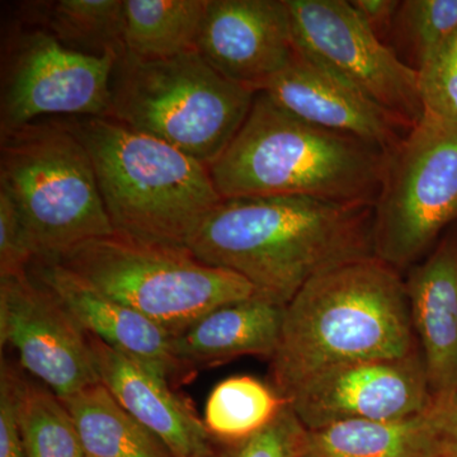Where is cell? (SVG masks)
I'll use <instances>...</instances> for the list:
<instances>
[{"mask_svg":"<svg viewBox=\"0 0 457 457\" xmlns=\"http://www.w3.org/2000/svg\"><path fill=\"white\" fill-rule=\"evenodd\" d=\"M374 206L303 196L222 198L189 237L204 263L242 276L286 306L312 278L375 257Z\"/></svg>","mask_w":457,"mask_h":457,"instance_id":"obj_1","label":"cell"},{"mask_svg":"<svg viewBox=\"0 0 457 457\" xmlns=\"http://www.w3.org/2000/svg\"><path fill=\"white\" fill-rule=\"evenodd\" d=\"M420 350L402 273L376 257L321 273L285 306L269 383L288 398L312 376Z\"/></svg>","mask_w":457,"mask_h":457,"instance_id":"obj_2","label":"cell"},{"mask_svg":"<svg viewBox=\"0 0 457 457\" xmlns=\"http://www.w3.org/2000/svg\"><path fill=\"white\" fill-rule=\"evenodd\" d=\"M389 156L303 121L258 92L242 128L209 170L222 198L303 196L375 206Z\"/></svg>","mask_w":457,"mask_h":457,"instance_id":"obj_3","label":"cell"},{"mask_svg":"<svg viewBox=\"0 0 457 457\" xmlns=\"http://www.w3.org/2000/svg\"><path fill=\"white\" fill-rule=\"evenodd\" d=\"M88 150L99 192L120 236L173 246L189 237L222 197L209 167L111 117H68Z\"/></svg>","mask_w":457,"mask_h":457,"instance_id":"obj_4","label":"cell"},{"mask_svg":"<svg viewBox=\"0 0 457 457\" xmlns=\"http://www.w3.org/2000/svg\"><path fill=\"white\" fill-rule=\"evenodd\" d=\"M0 189L21 213L35 262L114 234L88 150L62 119L0 137Z\"/></svg>","mask_w":457,"mask_h":457,"instance_id":"obj_5","label":"cell"},{"mask_svg":"<svg viewBox=\"0 0 457 457\" xmlns=\"http://www.w3.org/2000/svg\"><path fill=\"white\" fill-rule=\"evenodd\" d=\"M255 95L221 77L197 51L164 60L125 53L111 79V119L210 167L242 128Z\"/></svg>","mask_w":457,"mask_h":457,"instance_id":"obj_6","label":"cell"},{"mask_svg":"<svg viewBox=\"0 0 457 457\" xmlns=\"http://www.w3.org/2000/svg\"><path fill=\"white\" fill-rule=\"evenodd\" d=\"M53 262L152 319L171 337L213 309L257 294L242 276L204 263L187 246L153 245L116 233L88 240Z\"/></svg>","mask_w":457,"mask_h":457,"instance_id":"obj_7","label":"cell"},{"mask_svg":"<svg viewBox=\"0 0 457 457\" xmlns=\"http://www.w3.org/2000/svg\"><path fill=\"white\" fill-rule=\"evenodd\" d=\"M457 221V123L425 112L389 156L374 206V255L402 272Z\"/></svg>","mask_w":457,"mask_h":457,"instance_id":"obj_8","label":"cell"},{"mask_svg":"<svg viewBox=\"0 0 457 457\" xmlns=\"http://www.w3.org/2000/svg\"><path fill=\"white\" fill-rule=\"evenodd\" d=\"M3 50L0 137L49 116L111 117L119 57L75 53L25 22L8 33Z\"/></svg>","mask_w":457,"mask_h":457,"instance_id":"obj_9","label":"cell"},{"mask_svg":"<svg viewBox=\"0 0 457 457\" xmlns=\"http://www.w3.org/2000/svg\"><path fill=\"white\" fill-rule=\"evenodd\" d=\"M286 2L299 53L411 128L420 121L418 71L370 31L350 2Z\"/></svg>","mask_w":457,"mask_h":457,"instance_id":"obj_10","label":"cell"},{"mask_svg":"<svg viewBox=\"0 0 457 457\" xmlns=\"http://www.w3.org/2000/svg\"><path fill=\"white\" fill-rule=\"evenodd\" d=\"M0 343L60 399L101 383L86 330L29 270L0 278Z\"/></svg>","mask_w":457,"mask_h":457,"instance_id":"obj_11","label":"cell"},{"mask_svg":"<svg viewBox=\"0 0 457 457\" xmlns=\"http://www.w3.org/2000/svg\"><path fill=\"white\" fill-rule=\"evenodd\" d=\"M288 404L309 431L348 420L416 416L433 404L420 350L403 359L335 366L300 385Z\"/></svg>","mask_w":457,"mask_h":457,"instance_id":"obj_12","label":"cell"},{"mask_svg":"<svg viewBox=\"0 0 457 457\" xmlns=\"http://www.w3.org/2000/svg\"><path fill=\"white\" fill-rule=\"evenodd\" d=\"M286 0H209L197 53L225 79L258 93L296 55Z\"/></svg>","mask_w":457,"mask_h":457,"instance_id":"obj_13","label":"cell"},{"mask_svg":"<svg viewBox=\"0 0 457 457\" xmlns=\"http://www.w3.org/2000/svg\"><path fill=\"white\" fill-rule=\"evenodd\" d=\"M262 92L303 121L356 137L387 154L413 129L299 51Z\"/></svg>","mask_w":457,"mask_h":457,"instance_id":"obj_14","label":"cell"},{"mask_svg":"<svg viewBox=\"0 0 457 457\" xmlns=\"http://www.w3.org/2000/svg\"><path fill=\"white\" fill-rule=\"evenodd\" d=\"M29 270L56 295L87 333L170 386L188 381L196 372L174 356L171 336L152 319L98 293L56 262H33Z\"/></svg>","mask_w":457,"mask_h":457,"instance_id":"obj_15","label":"cell"},{"mask_svg":"<svg viewBox=\"0 0 457 457\" xmlns=\"http://www.w3.org/2000/svg\"><path fill=\"white\" fill-rule=\"evenodd\" d=\"M405 287L433 403L446 404L457 396V231L409 269Z\"/></svg>","mask_w":457,"mask_h":457,"instance_id":"obj_16","label":"cell"},{"mask_svg":"<svg viewBox=\"0 0 457 457\" xmlns=\"http://www.w3.org/2000/svg\"><path fill=\"white\" fill-rule=\"evenodd\" d=\"M87 336L101 383L137 422L158 436L174 456H219L220 444L167 381L89 333Z\"/></svg>","mask_w":457,"mask_h":457,"instance_id":"obj_17","label":"cell"},{"mask_svg":"<svg viewBox=\"0 0 457 457\" xmlns=\"http://www.w3.org/2000/svg\"><path fill=\"white\" fill-rule=\"evenodd\" d=\"M285 306L255 294L227 303L171 337V351L197 371L237 357L270 360L278 347Z\"/></svg>","mask_w":457,"mask_h":457,"instance_id":"obj_18","label":"cell"},{"mask_svg":"<svg viewBox=\"0 0 457 457\" xmlns=\"http://www.w3.org/2000/svg\"><path fill=\"white\" fill-rule=\"evenodd\" d=\"M441 403L416 416L348 420L309 431L305 457H438Z\"/></svg>","mask_w":457,"mask_h":457,"instance_id":"obj_19","label":"cell"},{"mask_svg":"<svg viewBox=\"0 0 457 457\" xmlns=\"http://www.w3.org/2000/svg\"><path fill=\"white\" fill-rule=\"evenodd\" d=\"M22 22L41 27L66 49L83 55L126 53L123 0H57L26 3Z\"/></svg>","mask_w":457,"mask_h":457,"instance_id":"obj_20","label":"cell"},{"mask_svg":"<svg viewBox=\"0 0 457 457\" xmlns=\"http://www.w3.org/2000/svg\"><path fill=\"white\" fill-rule=\"evenodd\" d=\"M62 402L73 417L88 457H176L102 383Z\"/></svg>","mask_w":457,"mask_h":457,"instance_id":"obj_21","label":"cell"},{"mask_svg":"<svg viewBox=\"0 0 457 457\" xmlns=\"http://www.w3.org/2000/svg\"><path fill=\"white\" fill-rule=\"evenodd\" d=\"M209 0H123L126 54L164 60L197 51Z\"/></svg>","mask_w":457,"mask_h":457,"instance_id":"obj_22","label":"cell"},{"mask_svg":"<svg viewBox=\"0 0 457 457\" xmlns=\"http://www.w3.org/2000/svg\"><path fill=\"white\" fill-rule=\"evenodd\" d=\"M287 404L270 383L253 376H233L210 393L204 423L219 444H237L266 428Z\"/></svg>","mask_w":457,"mask_h":457,"instance_id":"obj_23","label":"cell"},{"mask_svg":"<svg viewBox=\"0 0 457 457\" xmlns=\"http://www.w3.org/2000/svg\"><path fill=\"white\" fill-rule=\"evenodd\" d=\"M17 418L25 457H87L65 403L44 384L17 372Z\"/></svg>","mask_w":457,"mask_h":457,"instance_id":"obj_24","label":"cell"},{"mask_svg":"<svg viewBox=\"0 0 457 457\" xmlns=\"http://www.w3.org/2000/svg\"><path fill=\"white\" fill-rule=\"evenodd\" d=\"M457 33V0H403L389 46L420 71Z\"/></svg>","mask_w":457,"mask_h":457,"instance_id":"obj_25","label":"cell"},{"mask_svg":"<svg viewBox=\"0 0 457 457\" xmlns=\"http://www.w3.org/2000/svg\"><path fill=\"white\" fill-rule=\"evenodd\" d=\"M309 429L290 404L266 428L233 445H221L218 457H303Z\"/></svg>","mask_w":457,"mask_h":457,"instance_id":"obj_26","label":"cell"},{"mask_svg":"<svg viewBox=\"0 0 457 457\" xmlns=\"http://www.w3.org/2000/svg\"><path fill=\"white\" fill-rule=\"evenodd\" d=\"M425 112L457 123V33L420 71Z\"/></svg>","mask_w":457,"mask_h":457,"instance_id":"obj_27","label":"cell"},{"mask_svg":"<svg viewBox=\"0 0 457 457\" xmlns=\"http://www.w3.org/2000/svg\"><path fill=\"white\" fill-rule=\"evenodd\" d=\"M35 261L21 213L12 198L0 189V278L29 272Z\"/></svg>","mask_w":457,"mask_h":457,"instance_id":"obj_28","label":"cell"},{"mask_svg":"<svg viewBox=\"0 0 457 457\" xmlns=\"http://www.w3.org/2000/svg\"><path fill=\"white\" fill-rule=\"evenodd\" d=\"M18 368L2 359L0 366V457H25L17 418Z\"/></svg>","mask_w":457,"mask_h":457,"instance_id":"obj_29","label":"cell"},{"mask_svg":"<svg viewBox=\"0 0 457 457\" xmlns=\"http://www.w3.org/2000/svg\"><path fill=\"white\" fill-rule=\"evenodd\" d=\"M361 20L378 40L389 46L400 0H353L350 2Z\"/></svg>","mask_w":457,"mask_h":457,"instance_id":"obj_30","label":"cell"},{"mask_svg":"<svg viewBox=\"0 0 457 457\" xmlns=\"http://www.w3.org/2000/svg\"><path fill=\"white\" fill-rule=\"evenodd\" d=\"M441 404L438 457H457V396L450 403Z\"/></svg>","mask_w":457,"mask_h":457,"instance_id":"obj_31","label":"cell"},{"mask_svg":"<svg viewBox=\"0 0 457 457\" xmlns=\"http://www.w3.org/2000/svg\"><path fill=\"white\" fill-rule=\"evenodd\" d=\"M87 457H88V456H87Z\"/></svg>","mask_w":457,"mask_h":457,"instance_id":"obj_32","label":"cell"},{"mask_svg":"<svg viewBox=\"0 0 457 457\" xmlns=\"http://www.w3.org/2000/svg\"><path fill=\"white\" fill-rule=\"evenodd\" d=\"M303 457H305V456H303Z\"/></svg>","mask_w":457,"mask_h":457,"instance_id":"obj_33","label":"cell"}]
</instances>
